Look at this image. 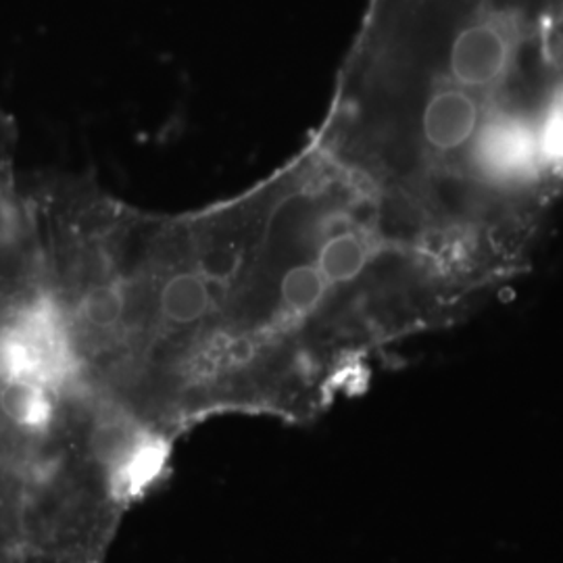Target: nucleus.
I'll use <instances>...</instances> for the list:
<instances>
[{
    "label": "nucleus",
    "mask_w": 563,
    "mask_h": 563,
    "mask_svg": "<svg viewBox=\"0 0 563 563\" xmlns=\"http://www.w3.org/2000/svg\"><path fill=\"white\" fill-rule=\"evenodd\" d=\"M323 169L309 141L265 180L195 211L153 213L107 192L90 220V257L125 339L180 383L263 372L318 399L290 297Z\"/></svg>",
    "instance_id": "nucleus-2"
},
{
    "label": "nucleus",
    "mask_w": 563,
    "mask_h": 563,
    "mask_svg": "<svg viewBox=\"0 0 563 563\" xmlns=\"http://www.w3.org/2000/svg\"><path fill=\"white\" fill-rule=\"evenodd\" d=\"M0 411L21 428H42L53 418V397L44 374L9 369L0 384Z\"/></svg>",
    "instance_id": "nucleus-3"
},
{
    "label": "nucleus",
    "mask_w": 563,
    "mask_h": 563,
    "mask_svg": "<svg viewBox=\"0 0 563 563\" xmlns=\"http://www.w3.org/2000/svg\"><path fill=\"white\" fill-rule=\"evenodd\" d=\"M311 141L526 267L563 197V0H372Z\"/></svg>",
    "instance_id": "nucleus-1"
}]
</instances>
